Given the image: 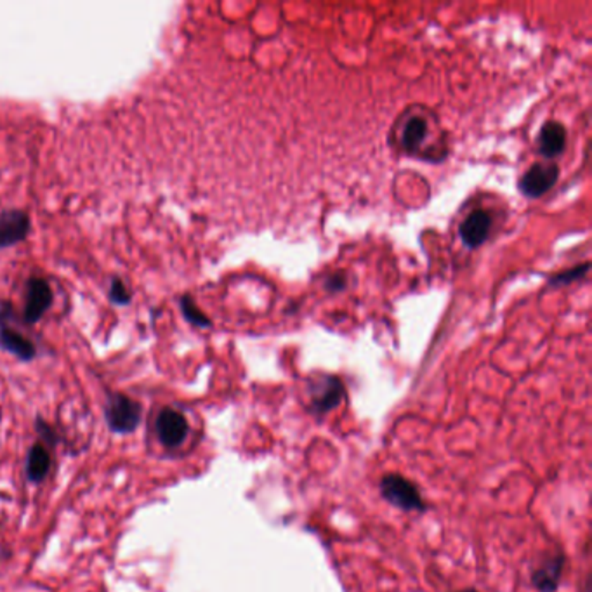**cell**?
<instances>
[{
  "mask_svg": "<svg viewBox=\"0 0 592 592\" xmlns=\"http://www.w3.org/2000/svg\"><path fill=\"white\" fill-rule=\"evenodd\" d=\"M14 319V310L9 303H0V350L12 355L21 362H32L37 358L39 351L34 341L11 325Z\"/></svg>",
  "mask_w": 592,
  "mask_h": 592,
  "instance_id": "obj_1",
  "label": "cell"
},
{
  "mask_svg": "<svg viewBox=\"0 0 592 592\" xmlns=\"http://www.w3.org/2000/svg\"><path fill=\"white\" fill-rule=\"evenodd\" d=\"M104 415H106L108 427L113 433L127 434V433L136 431L137 426L141 422L142 409H141V404L133 400L131 396H127L124 393H113L108 398Z\"/></svg>",
  "mask_w": 592,
  "mask_h": 592,
  "instance_id": "obj_2",
  "label": "cell"
},
{
  "mask_svg": "<svg viewBox=\"0 0 592 592\" xmlns=\"http://www.w3.org/2000/svg\"><path fill=\"white\" fill-rule=\"evenodd\" d=\"M54 303V294L50 283L42 276H32L25 283V304L23 321L30 327L37 325L44 319L49 308Z\"/></svg>",
  "mask_w": 592,
  "mask_h": 592,
  "instance_id": "obj_3",
  "label": "cell"
},
{
  "mask_svg": "<svg viewBox=\"0 0 592 592\" xmlns=\"http://www.w3.org/2000/svg\"><path fill=\"white\" fill-rule=\"evenodd\" d=\"M381 494L386 501L405 511H424L426 504L422 501L417 487L400 474H388L381 481Z\"/></svg>",
  "mask_w": 592,
  "mask_h": 592,
  "instance_id": "obj_4",
  "label": "cell"
},
{
  "mask_svg": "<svg viewBox=\"0 0 592 592\" xmlns=\"http://www.w3.org/2000/svg\"><path fill=\"white\" fill-rule=\"evenodd\" d=\"M32 231L30 214L23 209H5L0 212V250L23 243Z\"/></svg>",
  "mask_w": 592,
  "mask_h": 592,
  "instance_id": "obj_5",
  "label": "cell"
},
{
  "mask_svg": "<svg viewBox=\"0 0 592 592\" xmlns=\"http://www.w3.org/2000/svg\"><path fill=\"white\" fill-rule=\"evenodd\" d=\"M559 178L556 164H535L519 180V191L528 198H539L547 193Z\"/></svg>",
  "mask_w": 592,
  "mask_h": 592,
  "instance_id": "obj_6",
  "label": "cell"
},
{
  "mask_svg": "<svg viewBox=\"0 0 592 592\" xmlns=\"http://www.w3.org/2000/svg\"><path fill=\"white\" fill-rule=\"evenodd\" d=\"M189 431L188 420L181 411L164 409L157 417V434L160 442L169 449H178L186 440Z\"/></svg>",
  "mask_w": 592,
  "mask_h": 592,
  "instance_id": "obj_7",
  "label": "cell"
},
{
  "mask_svg": "<svg viewBox=\"0 0 592 592\" xmlns=\"http://www.w3.org/2000/svg\"><path fill=\"white\" fill-rule=\"evenodd\" d=\"M490 229H492V216L485 211H474L464 219V223L458 228V234L469 249H476L481 243H485V240L490 234Z\"/></svg>",
  "mask_w": 592,
  "mask_h": 592,
  "instance_id": "obj_8",
  "label": "cell"
},
{
  "mask_svg": "<svg viewBox=\"0 0 592 592\" xmlns=\"http://www.w3.org/2000/svg\"><path fill=\"white\" fill-rule=\"evenodd\" d=\"M342 395H344V386L341 384V381L337 377H325L313 388L311 407L319 413L332 411L341 404Z\"/></svg>",
  "mask_w": 592,
  "mask_h": 592,
  "instance_id": "obj_9",
  "label": "cell"
},
{
  "mask_svg": "<svg viewBox=\"0 0 592 592\" xmlns=\"http://www.w3.org/2000/svg\"><path fill=\"white\" fill-rule=\"evenodd\" d=\"M566 144V129L559 122H546L539 135V151L547 157H557Z\"/></svg>",
  "mask_w": 592,
  "mask_h": 592,
  "instance_id": "obj_10",
  "label": "cell"
},
{
  "mask_svg": "<svg viewBox=\"0 0 592 592\" xmlns=\"http://www.w3.org/2000/svg\"><path fill=\"white\" fill-rule=\"evenodd\" d=\"M565 557L559 554L556 557L547 559L546 563L534 572V584L541 592H554L563 572Z\"/></svg>",
  "mask_w": 592,
  "mask_h": 592,
  "instance_id": "obj_11",
  "label": "cell"
},
{
  "mask_svg": "<svg viewBox=\"0 0 592 592\" xmlns=\"http://www.w3.org/2000/svg\"><path fill=\"white\" fill-rule=\"evenodd\" d=\"M52 458L46 449V445L37 443L30 449L28 457H27V476L32 483H41L46 480L49 471H50Z\"/></svg>",
  "mask_w": 592,
  "mask_h": 592,
  "instance_id": "obj_12",
  "label": "cell"
},
{
  "mask_svg": "<svg viewBox=\"0 0 592 592\" xmlns=\"http://www.w3.org/2000/svg\"><path fill=\"white\" fill-rule=\"evenodd\" d=\"M427 135V124L422 117H413L409 120L405 131H404V146L409 153H415L420 150L424 139Z\"/></svg>",
  "mask_w": 592,
  "mask_h": 592,
  "instance_id": "obj_13",
  "label": "cell"
},
{
  "mask_svg": "<svg viewBox=\"0 0 592 592\" xmlns=\"http://www.w3.org/2000/svg\"><path fill=\"white\" fill-rule=\"evenodd\" d=\"M180 306H181L182 317L193 327H198V328H211L212 327V321L207 319V315H204V311H200V308L195 304L191 296L180 297Z\"/></svg>",
  "mask_w": 592,
  "mask_h": 592,
  "instance_id": "obj_14",
  "label": "cell"
},
{
  "mask_svg": "<svg viewBox=\"0 0 592 592\" xmlns=\"http://www.w3.org/2000/svg\"><path fill=\"white\" fill-rule=\"evenodd\" d=\"M108 299L115 306H129L133 301V294L119 276H113L108 287Z\"/></svg>",
  "mask_w": 592,
  "mask_h": 592,
  "instance_id": "obj_15",
  "label": "cell"
},
{
  "mask_svg": "<svg viewBox=\"0 0 592 592\" xmlns=\"http://www.w3.org/2000/svg\"><path fill=\"white\" fill-rule=\"evenodd\" d=\"M588 272H589V265L586 263V265L577 266V268H573V270H570V272H565V273L552 276V278L549 280V283H552V285H568V283H572V281H575V280H580V278L588 273Z\"/></svg>",
  "mask_w": 592,
  "mask_h": 592,
  "instance_id": "obj_16",
  "label": "cell"
},
{
  "mask_svg": "<svg viewBox=\"0 0 592 592\" xmlns=\"http://www.w3.org/2000/svg\"><path fill=\"white\" fill-rule=\"evenodd\" d=\"M346 287V280L344 276L337 274V276H330L328 281H327V288L332 290V292H337V290H342Z\"/></svg>",
  "mask_w": 592,
  "mask_h": 592,
  "instance_id": "obj_17",
  "label": "cell"
},
{
  "mask_svg": "<svg viewBox=\"0 0 592 592\" xmlns=\"http://www.w3.org/2000/svg\"><path fill=\"white\" fill-rule=\"evenodd\" d=\"M37 429L42 433V436H46V440L49 443H56V434L52 433V429L47 426L46 422L39 420V422H37Z\"/></svg>",
  "mask_w": 592,
  "mask_h": 592,
  "instance_id": "obj_18",
  "label": "cell"
},
{
  "mask_svg": "<svg viewBox=\"0 0 592 592\" xmlns=\"http://www.w3.org/2000/svg\"><path fill=\"white\" fill-rule=\"evenodd\" d=\"M460 592H476L474 589H465V591H460Z\"/></svg>",
  "mask_w": 592,
  "mask_h": 592,
  "instance_id": "obj_19",
  "label": "cell"
}]
</instances>
